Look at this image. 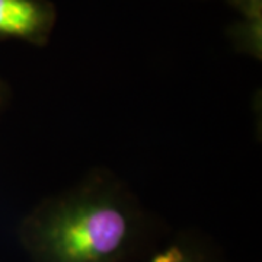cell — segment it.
<instances>
[{
  "label": "cell",
  "mask_w": 262,
  "mask_h": 262,
  "mask_svg": "<svg viewBox=\"0 0 262 262\" xmlns=\"http://www.w3.org/2000/svg\"><path fill=\"white\" fill-rule=\"evenodd\" d=\"M147 222L128 189L108 173L42 200L24 217L19 241L32 262H128Z\"/></svg>",
  "instance_id": "cell-1"
},
{
  "label": "cell",
  "mask_w": 262,
  "mask_h": 262,
  "mask_svg": "<svg viewBox=\"0 0 262 262\" xmlns=\"http://www.w3.org/2000/svg\"><path fill=\"white\" fill-rule=\"evenodd\" d=\"M57 20L50 0H0V39L47 44Z\"/></svg>",
  "instance_id": "cell-2"
},
{
  "label": "cell",
  "mask_w": 262,
  "mask_h": 262,
  "mask_svg": "<svg viewBox=\"0 0 262 262\" xmlns=\"http://www.w3.org/2000/svg\"><path fill=\"white\" fill-rule=\"evenodd\" d=\"M146 262H207L204 255L187 244H170Z\"/></svg>",
  "instance_id": "cell-3"
},
{
  "label": "cell",
  "mask_w": 262,
  "mask_h": 262,
  "mask_svg": "<svg viewBox=\"0 0 262 262\" xmlns=\"http://www.w3.org/2000/svg\"><path fill=\"white\" fill-rule=\"evenodd\" d=\"M262 20H242L234 31V38L245 51L255 57H261Z\"/></svg>",
  "instance_id": "cell-4"
},
{
  "label": "cell",
  "mask_w": 262,
  "mask_h": 262,
  "mask_svg": "<svg viewBox=\"0 0 262 262\" xmlns=\"http://www.w3.org/2000/svg\"><path fill=\"white\" fill-rule=\"evenodd\" d=\"M245 20H262V0H229Z\"/></svg>",
  "instance_id": "cell-5"
},
{
  "label": "cell",
  "mask_w": 262,
  "mask_h": 262,
  "mask_svg": "<svg viewBox=\"0 0 262 262\" xmlns=\"http://www.w3.org/2000/svg\"><path fill=\"white\" fill-rule=\"evenodd\" d=\"M6 98H8V89H6V84L0 80V111L3 108V105L6 103Z\"/></svg>",
  "instance_id": "cell-6"
}]
</instances>
